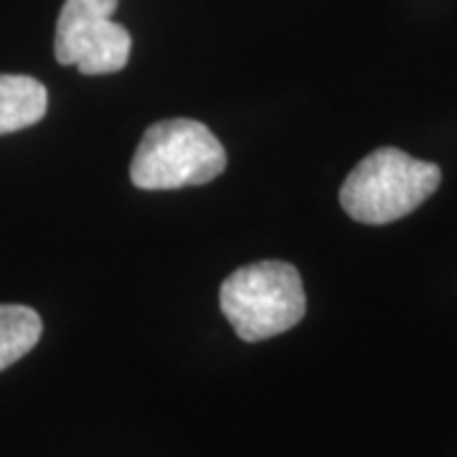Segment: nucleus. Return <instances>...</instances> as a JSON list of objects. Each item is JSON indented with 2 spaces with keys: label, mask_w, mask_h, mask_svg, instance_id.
<instances>
[{
  "label": "nucleus",
  "mask_w": 457,
  "mask_h": 457,
  "mask_svg": "<svg viewBox=\"0 0 457 457\" xmlns=\"http://www.w3.org/2000/svg\"><path fill=\"white\" fill-rule=\"evenodd\" d=\"M41 315L26 305H0V371L21 361L41 338Z\"/></svg>",
  "instance_id": "nucleus-6"
},
{
  "label": "nucleus",
  "mask_w": 457,
  "mask_h": 457,
  "mask_svg": "<svg viewBox=\"0 0 457 457\" xmlns=\"http://www.w3.org/2000/svg\"><path fill=\"white\" fill-rule=\"evenodd\" d=\"M117 0H66L56 21L54 54L64 66H79L87 77L114 74L130 62L132 38L114 23Z\"/></svg>",
  "instance_id": "nucleus-4"
},
{
  "label": "nucleus",
  "mask_w": 457,
  "mask_h": 457,
  "mask_svg": "<svg viewBox=\"0 0 457 457\" xmlns=\"http://www.w3.org/2000/svg\"><path fill=\"white\" fill-rule=\"evenodd\" d=\"M440 180L435 163L417 161L399 147H378L343 180L341 206L361 224H389L420 209Z\"/></svg>",
  "instance_id": "nucleus-1"
},
{
  "label": "nucleus",
  "mask_w": 457,
  "mask_h": 457,
  "mask_svg": "<svg viewBox=\"0 0 457 457\" xmlns=\"http://www.w3.org/2000/svg\"><path fill=\"white\" fill-rule=\"evenodd\" d=\"M49 107L46 87L26 74H0V135L36 125Z\"/></svg>",
  "instance_id": "nucleus-5"
},
{
  "label": "nucleus",
  "mask_w": 457,
  "mask_h": 457,
  "mask_svg": "<svg viewBox=\"0 0 457 457\" xmlns=\"http://www.w3.org/2000/svg\"><path fill=\"white\" fill-rule=\"evenodd\" d=\"M221 311L246 343L267 341L305 315V287L293 264L278 260L239 267L221 285Z\"/></svg>",
  "instance_id": "nucleus-2"
},
{
  "label": "nucleus",
  "mask_w": 457,
  "mask_h": 457,
  "mask_svg": "<svg viewBox=\"0 0 457 457\" xmlns=\"http://www.w3.org/2000/svg\"><path fill=\"white\" fill-rule=\"evenodd\" d=\"M227 168V150L206 125L173 117L147 128L130 165V180L143 191L204 186Z\"/></svg>",
  "instance_id": "nucleus-3"
}]
</instances>
